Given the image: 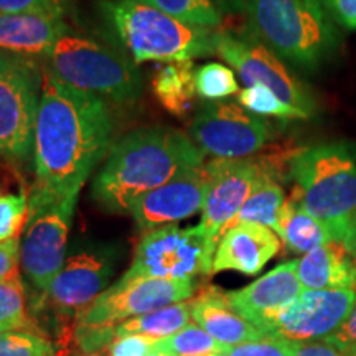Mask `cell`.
Masks as SVG:
<instances>
[{
    "label": "cell",
    "instance_id": "cell-28",
    "mask_svg": "<svg viewBox=\"0 0 356 356\" xmlns=\"http://www.w3.org/2000/svg\"><path fill=\"white\" fill-rule=\"evenodd\" d=\"M186 24L218 29L222 15L213 0H140Z\"/></svg>",
    "mask_w": 356,
    "mask_h": 356
},
{
    "label": "cell",
    "instance_id": "cell-30",
    "mask_svg": "<svg viewBox=\"0 0 356 356\" xmlns=\"http://www.w3.org/2000/svg\"><path fill=\"white\" fill-rule=\"evenodd\" d=\"M238 102L254 115H270V118H279L284 121H292V119L304 121V115L299 111L287 106L270 89L259 86V84L241 89L238 92Z\"/></svg>",
    "mask_w": 356,
    "mask_h": 356
},
{
    "label": "cell",
    "instance_id": "cell-36",
    "mask_svg": "<svg viewBox=\"0 0 356 356\" xmlns=\"http://www.w3.org/2000/svg\"><path fill=\"white\" fill-rule=\"evenodd\" d=\"M65 10L63 0H0V13H44Z\"/></svg>",
    "mask_w": 356,
    "mask_h": 356
},
{
    "label": "cell",
    "instance_id": "cell-29",
    "mask_svg": "<svg viewBox=\"0 0 356 356\" xmlns=\"http://www.w3.org/2000/svg\"><path fill=\"white\" fill-rule=\"evenodd\" d=\"M195 86L200 97L207 101H221L239 92L234 71L221 63H207L195 71Z\"/></svg>",
    "mask_w": 356,
    "mask_h": 356
},
{
    "label": "cell",
    "instance_id": "cell-9",
    "mask_svg": "<svg viewBox=\"0 0 356 356\" xmlns=\"http://www.w3.org/2000/svg\"><path fill=\"white\" fill-rule=\"evenodd\" d=\"M284 159L280 154L244 159H215L207 163L208 188L202 208V228L213 243H220L233 226L244 203L267 177L280 178Z\"/></svg>",
    "mask_w": 356,
    "mask_h": 356
},
{
    "label": "cell",
    "instance_id": "cell-4",
    "mask_svg": "<svg viewBox=\"0 0 356 356\" xmlns=\"http://www.w3.org/2000/svg\"><path fill=\"white\" fill-rule=\"evenodd\" d=\"M289 177L300 207L343 243L356 220V142H325L296 152Z\"/></svg>",
    "mask_w": 356,
    "mask_h": 356
},
{
    "label": "cell",
    "instance_id": "cell-45",
    "mask_svg": "<svg viewBox=\"0 0 356 356\" xmlns=\"http://www.w3.org/2000/svg\"><path fill=\"white\" fill-rule=\"evenodd\" d=\"M3 333H6V332H3V330H2V328H0V338H2V337H3Z\"/></svg>",
    "mask_w": 356,
    "mask_h": 356
},
{
    "label": "cell",
    "instance_id": "cell-14",
    "mask_svg": "<svg viewBox=\"0 0 356 356\" xmlns=\"http://www.w3.org/2000/svg\"><path fill=\"white\" fill-rule=\"evenodd\" d=\"M115 269V249L86 246L66 256L65 264L53 279L40 304L50 309L60 320L79 315L108 289ZM38 304V305H40Z\"/></svg>",
    "mask_w": 356,
    "mask_h": 356
},
{
    "label": "cell",
    "instance_id": "cell-2",
    "mask_svg": "<svg viewBox=\"0 0 356 356\" xmlns=\"http://www.w3.org/2000/svg\"><path fill=\"white\" fill-rule=\"evenodd\" d=\"M203 157L193 140L177 129H136L109 149L92 181V198L109 213H131L144 195L190 168L202 167Z\"/></svg>",
    "mask_w": 356,
    "mask_h": 356
},
{
    "label": "cell",
    "instance_id": "cell-39",
    "mask_svg": "<svg viewBox=\"0 0 356 356\" xmlns=\"http://www.w3.org/2000/svg\"><path fill=\"white\" fill-rule=\"evenodd\" d=\"M293 356H346L335 346L325 340L318 341H297Z\"/></svg>",
    "mask_w": 356,
    "mask_h": 356
},
{
    "label": "cell",
    "instance_id": "cell-21",
    "mask_svg": "<svg viewBox=\"0 0 356 356\" xmlns=\"http://www.w3.org/2000/svg\"><path fill=\"white\" fill-rule=\"evenodd\" d=\"M297 275L305 291H356V262L341 243L323 244L297 261Z\"/></svg>",
    "mask_w": 356,
    "mask_h": 356
},
{
    "label": "cell",
    "instance_id": "cell-24",
    "mask_svg": "<svg viewBox=\"0 0 356 356\" xmlns=\"http://www.w3.org/2000/svg\"><path fill=\"white\" fill-rule=\"evenodd\" d=\"M190 322V304L188 302H178V304H172L115 325L114 335L115 338L126 335H147L160 340V338L170 337L173 333L180 332Z\"/></svg>",
    "mask_w": 356,
    "mask_h": 356
},
{
    "label": "cell",
    "instance_id": "cell-18",
    "mask_svg": "<svg viewBox=\"0 0 356 356\" xmlns=\"http://www.w3.org/2000/svg\"><path fill=\"white\" fill-rule=\"evenodd\" d=\"M279 251V236L273 229L254 222L234 225L225 231L218 243L213 274L236 270L244 275H256Z\"/></svg>",
    "mask_w": 356,
    "mask_h": 356
},
{
    "label": "cell",
    "instance_id": "cell-32",
    "mask_svg": "<svg viewBox=\"0 0 356 356\" xmlns=\"http://www.w3.org/2000/svg\"><path fill=\"white\" fill-rule=\"evenodd\" d=\"M53 346L35 332H6L0 338V356H51Z\"/></svg>",
    "mask_w": 356,
    "mask_h": 356
},
{
    "label": "cell",
    "instance_id": "cell-16",
    "mask_svg": "<svg viewBox=\"0 0 356 356\" xmlns=\"http://www.w3.org/2000/svg\"><path fill=\"white\" fill-rule=\"evenodd\" d=\"M207 188V167L190 168L168 184L137 200L131 215L137 228L145 233L162 226L175 225L202 210Z\"/></svg>",
    "mask_w": 356,
    "mask_h": 356
},
{
    "label": "cell",
    "instance_id": "cell-23",
    "mask_svg": "<svg viewBox=\"0 0 356 356\" xmlns=\"http://www.w3.org/2000/svg\"><path fill=\"white\" fill-rule=\"evenodd\" d=\"M275 234L282 239L289 251L296 254H307L333 241L327 226L317 218L309 215L293 195L286 200L280 210L279 229Z\"/></svg>",
    "mask_w": 356,
    "mask_h": 356
},
{
    "label": "cell",
    "instance_id": "cell-44",
    "mask_svg": "<svg viewBox=\"0 0 356 356\" xmlns=\"http://www.w3.org/2000/svg\"><path fill=\"white\" fill-rule=\"evenodd\" d=\"M346 356H356V348H355V350H351L350 353H346Z\"/></svg>",
    "mask_w": 356,
    "mask_h": 356
},
{
    "label": "cell",
    "instance_id": "cell-7",
    "mask_svg": "<svg viewBox=\"0 0 356 356\" xmlns=\"http://www.w3.org/2000/svg\"><path fill=\"white\" fill-rule=\"evenodd\" d=\"M76 202L78 195H56L37 185L29 197L20 266L25 279L42 297L65 264Z\"/></svg>",
    "mask_w": 356,
    "mask_h": 356
},
{
    "label": "cell",
    "instance_id": "cell-17",
    "mask_svg": "<svg viewBox=\"0 0 356 356\" xmlns=\"http://www.w3.org/2000/svg\"><path fill=\"white\" fill-rule=\"evenodd\" d=\"M304 292L297 261L282 262L241 291L226 292L233 309L264 333L266 325Z\"/></svg>",
    "mask_w": 356,
    "mask_h": 356
},
{
    "label": "cell",
    "instance_id": "cell-11",
    "mask_svg": "<svg viewBox=\"0 0 356 356\" xmlns=\"http://www.w3.org/2000/svg\"><path fill=\"white\" fill-rule=\"evenodd\" d=\"M216 55L233 66L246 86H264L304 115L312 119L317 114V101L307 84L296 76L284 61L269 48L248 33L238 35L225 30H216Z\"/></svg>",
    "mask_w": 356,
    "mask_h": 356
},
{
    "label": "cell",
    "instance_id": "cell-43",
    "mask_svg": "<svg viewBox=\"0 0 356 356\" xmlns=\"http://www.w3.org/2000/svg\"><path fill=\"white\" fill-rule=\"evenodd\" d=\"M147 356H167V355L165 353H159V351H152V353L147 355Z\"/></svg>",
    "mask_w": 356,
    "mask_h": 356
},
{
    "label": "cell",
    "instance_id": "cell-33",
    "mask_svg": "<svg viewBox=\"0 0 356 356\" xmlns=\"http://www.w3.org/2000/svg\"><path fill=\"white\" fill-rule=\"evenodd\" d=\"M297 341L277 335H266L259 340L228 346L226 353L231 356H293Z\"/></svg>",
    "mask_w": 356,
    "mask_h": 356
},
{
    "label": "cell",
    "instance_id": "cell-35",
    "mask_svg": "<svg viewBox=\"0 0 356 356\" xmlns=\"http://www.w3.org/2000/svg\"><path fill=\"white\" fill-rule=\"evenodd\" d=\"M323 10L338 29L346 32L356 30V0H320Z\"/></svg>",
    "mask_w": 356,
    "mask_h": 356
},
{
    "label": "cell",
    "instance_id": "cell-13",
    "mask_svg": "<svg viewBox=\"0 0 356 356\" xmlns=\"http://www.w3.org/2000/svg\"><path fill=\"white\" fill-rule=\"evenodd\" d=\"M193 293V280L121 277L79 315L76 328L115 327L129 318L186 302Z\"/></svg>",
    "mask_w": 356,
    "mask_h": 356
},
{
    "label": "cell",
    "instance_id": "cell-22",
    "mask_svg": "<svg viewBox=\"0 0 356 356\" xmlns=\"http://www.w3.org/2000/svg\"><path fill=\"white\" fill-rule=\"evenodd\" d=\"M193 61H165L160 63L152 78L155 99L163 109L177 118H185L193 106L195 86Z\"/></svg>",
    "mask_w": 356,
    "mask_h": 356
},
{
    "label": "cell",
    "instance_id": "cell-19",
    "mask_svg": "<svg viewBox=\"0 0 356 356\" xmlns=\"http://www.w3.org/2000/svg\"><path fill=\"white\" fill-rule=\"evenodd\" d=\"M63 12L0 13V51L25 58L44 56L68 29Z\"/></svg>",
    "mask_w": 356,
    "mask_h": 356
},
{
    "label": "cell",
    "instance_id": "cell-12",
    "mask_svg": "<svg viewBox=\"0 0 356 356\" xmlns=\"http://www.w3.org/2000/svg\"><path fill=\"white\" fill-rule=\"evenodd\" d=\"M190 139L203 155L215 159L251 157L273 136L270 124L239 102L207 101L188 127Z\"/></svg>",
    "mask_w": 356,
    "mask_h": 356
},
{
    "label": "cell",
    "instance_id": "cell-5",
    "mask_svg": "<svg viewBox=\"0 0 356 356\" xmlns=\"http://www.w3.org/2000/svg\"><path fill=\"white\" fill-rule=\"evenodd\" d=\"M97 10L136 65L215 55L216 30L178 20L140 0H97Z\"/></svg>",
    "mask_w": 356,
    "mask_h": 356
},
{
    "label": "cell",
    "instance_id": "cell-26",
    "mask_svg": "<svg viewBox=\"0 0 356 356\" xmlns=\"http://www.w3.org/2000/svg\"><path fill=\"white\" fill-rule=\"evenodd\" d=\"M228 345L216 341L197 323H188L180 332L170 337L160 338L154 346V351L165 353L167 356H202L210 353H226Z\"/></svg>",
    "mask_w": 356,
    "mask_h": 356
},
{
    "label": "cell",
    "instance_id": "cell-8",
    "mask_svg": "<svg viewBox=\"0 0 356 356\" xmlns=\"http://www.w3.org/2000/svg\"><path fill=\"white\" fill-rule=\"evenodd\" d=\"M215 252L216 244L202 225L190 228L162 226L144 233L122 277L193 280L197 275L213 274Z\"/></svg>",
    "mask_w": 356,
    "mask_h": 356
},
{
    "label": "cell",
    "instance_id": "cell-34",
    "mask_svg": "<svg viewBox=\"0 0 356 356\" xmlns=\"http://www.w3.org/2000/svg\"><path fill=\"white\" fill-rule=\"evenodd\" d=\"M159 338L147 335L118 337L108 346L109 356H147L154 351Z\"/></svg>",
    "mask_w": 356,
    "mask_h": 356
},
{
    "label": "cell",
    "instance_id": "cell-40",
    "mask_svg": "<svg viewBox=\"0 0 356 356\" xmlns=\"http://www.w3.org/2000/svg\"><path fill=\"white\" fill-rule=\"evenodd\" d=\"M218 10L222 13H239L244 12L246 0H213Z\"/></svg>",
    "mask_w": 356,
    "mask_h": 356
},
{
    "label": "cell",
    "instance_id": "cell-15",
    "mask_svg": "<svg viewBox=\"0 0 356 356\" xmlns=\"http://www.w3.org/2000/svg\"><path fill=\"white\" fill-rule=\"evenodd\" d=\"M355 296L351 289L304 291L266 325L264 333L292 341L325 340L348 317Z\"/></svg>",
    "mask_w": 356,
    "mask_h": 356
},
{
    "label": "cell",
    "instance_id": "cell-10",
    "mask_svg": "<svg viewBox=\"0 0 356 356\" xmlns=\"http://www.w3.org/2000/svg\"><path fill=\"white\" fill-rule=\"evenodd\" d=\"M42 81L30 58L0 51V157L22 162L33 150Z\"/></svg>",
    "mask_w": 356,
    "mask_h": 356
},
{
    "label": "cell",
    "instance_id": "cell-25",
    "mask_svg": "<svg viewBox=\"0 0 356 356\" xmlns=\"http://www.w3.org/2000/svg\"><path fill=\"white\" fill-rule=\"evenodd\" d=\"M284 203H286V198H284V188L280 186L279 180L267 177L256 186L251 197L244 203L233 226L241 225V222H254L277 233L279 216Z\"/></svg>",
    "mask_w": 356,
    "mask_h": 356
},
{
    "label": "cell",
    "instance_id": "cell-41",
    "mask_svg": "<svg viewBox=\"0 0 356 356\" xmlns=\"http://www.w3.org/2000/svg\"><path fill=\"white\" fill-rule=\"evenodd\" d=\"M341 244H343L346 252H348V254L353 257V261L356 262V220L353 221V225H351L348 234H346L345 241Z\"/></svg>",
    "mask_w": 356,
    "mask_h": 356
},
{
    "label": "cell",
    "instance_id": "cell-31",
    "mask_svg": "<svg viewBox=\"0 0 356 356\" xmlns=\"http://www.w3.org/2000/svg\"><path fill=\"white\" fill-rule=\"evenodd\" d=\"M29 220V195L20 193L0 195V243L19 239Z\"/></svg>",
    "mask_w": 356,
    "mask_h": 356
},
{
    "label": "cell",
    "instance_id": "cell-38",
    "mask_svg": "<svg viewBox=\"0 0 356 356\" xmlns=\"http://www.w3.org/2000/svg\"><path fill=\"white\" fill-rule=\"evenodd\" d=\"M20 277L19 239L0 243V280Z\"/></svg>",
    "mask_w": 356,
    "mask_h": 356
},
{
    "label": "cell",
    "instance_id": "cell-37",
    "mask_svg": "<svg viewBox=\"0 0 356 356\" xmlns=\"http://www.w3.org/2000/svg\"><path fill=\"white\" fill-rule=\"evenodd\" d=\"M325 341L333 345L340 351H343L345 355L356 348V296L353 305H351L348 317H346L345 322L338 327V330L335 333H332L330 337L325 338Z\"/></svg>",
    "mask_w": 356,
    "mask_h": 356
},
{
    "label": "cell",
    "instance_id": "cell-42",
    "mask_svg": "<svg viewBox=\"0 0 356 356\" xmlns=\"http://www.w3.org/2000/svg\"><path fill=\"white\" fill-rule=\"evenodd\" d=\"M202 356H231L228 353H210V355H202Z\"/></svg>",
    "mask_w": 356,
    "mask_h": 356
},
{
    "label": "cell",
    "instance_id": "cell-46",
    "mask_svg": "<svg viewBox=\"0 0 356 356\" xmlns=\"http://www.w3.org/2000/svg\"><path fill=\"white\" fill-rule=\"evenodd\" d=\"M91 356H96V355H91Z\"/></svg>",
    "mask_w": 356,
    "mask_h": 356
},
{
    "label": "cell",
    "instance_id": "cell-20",
    "mask_svg": "<svg viewBox=\"0 0 356 356\" xmlns=\"http://www.w3.org/2000/svg\"><path fill=\"white\" fill-rule=\"evenodd\" d=\"M188 304L195 323L222 345L236 346L266 337L256 325L248 322L233 309L226 292L220 289H203Z\"/></svg>",
    "mask_w": 356,
    "mask_h": 356
},
{
    "label": "cell",
    "instance_id": "cell-1",
    "mask_svg": "<svg viewBox=\"0 0 356 356\" xmlns=\"http://www.w3.org/2000/svg\"><path fill=\"white\" fill-rule=\"evenodd\" d=\"M113 115L104 99L44 73L33 131L37 186L56 195L79 190L109 149Z\"/></svg>",
    "mask_w": 356,
    "mask_h": 356
},
{
    "label": "cell",
    "instance_id": "cell-3",
    "mask_svg": "<svg viewBox=\"0 0 356 356\" xmlns=\"http://www.w3.org/2000/svg\"><path fill=\"white\" fill-rule=\"evenodd\" d=\"M244 13L249 37L299 70L317 71L341 47L320 0H246Z\"/></svg>",
    "mask_w": 356,
    "mask_h": 356
},
{
    "label": "cell",
    "instance_id": "cell-27",
    "mask_svg": "<svg viewBox=\"0 0 356 356\" xmlns=\"http://www.w3.org/2000/svg\"><path fill=\"white\" fill-rule=\"evenodd\" d=\"M30 325L22 277L0 280V328L3 332H33Z\"/></svg>",
    "mask_w": 356,
    "mask_h": 356
},
{
    "label": "cell",
    "instance_id": "cell-6",
    "mask_svg": "<svg viewBox=\"0 0 356 356\" xmlns=\"http://www.w3.org/2000/svg\"><path fill=\"white\" fill-rule=\"evenodd\" d=\"M43 58L48 74L101 99L124 104L142 95V74L131 58L70 26Z\"/></svg>",
    "mask_w": 356,
    "mask_h": 356
}]
</instances>
